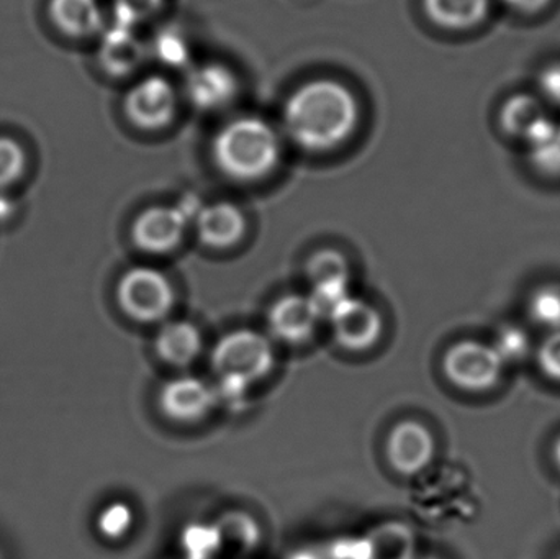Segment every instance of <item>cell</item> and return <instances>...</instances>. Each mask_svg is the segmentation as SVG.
Listing matches in <instances>:
<instances>
[{
    "mask_svg": "<svg viewBox=\"0 0 560 559\" xmlns=\"http://www.w3.org/2000/svg\"><path fill=\"white\" fill-rule=\"evenodd\" d=\"M121 311L138 324H158L171 314L176 301L170 278L151 266H137L121 276L117 288Z\"/></svg>",
    "mask_w": 560,
    "mask_h": 559,
    "instance_id": "obj_4",
    "label": "cell"
},
{
    "mask_svg": "<svg viewBox=\"0 0 560 559\" xmlns=\"http://www.w3.org/2000/svg\"><path fill=\"white\" fill-rule=\"evenodd\" d=\"M28 167V154L15 138L0 137V190L15 186Z\"/></svg>",
    "mask_w": 560,
    "mask_h": 559,
    "instance_id": "obj_21",
    "label": "cell"
},
{
    "mask_svg": "<svg viewBox=\"0 0 560 559\" xmlns=\"http://www.w3.org/2000/svg\"><path fill=\"white\" fill-rule=\"evenodd\" d=\"M282 158L279 131L258 115H240L223 124L212 140V160L220 173L249 184L275 173Z\"/></svg>",
    "mask_w": 560,
    "mask_h": 559,
    "instance_id": "obj_2",
    "label": "cell"
},
{
    "mask_svg": "<svg viewBox=\"0 0 560 559\" xmlns=\"http://www.w3.org/2000/svg\"><path fill=\"white\" fill-rule=\"evenodd\" d=\"M196 226L203 245L213 249H229L245 238L248 222L235 203L215 202L197 212Z\"/></svg>",
    "mask_w": 560,
    "mask_h": 559,
    "instance_id": "obj_14",
    "label": "cell"
},
{
    "mask_svg": "<svg viewBox=\"0 0 560 559\" xmlns=\"http://www.w3.org/2000/svg\"><path fill=\"white\" fill-rule=\"evenodd\" d=\"M533 317L546 327L560 330V291L542 288L536 292L532 304Z\"/></svg>",
    "mask_w": 560,
    "mask_h": 559,
    "instance_id": "obj_24",
    "label": "cell"
},
{
    "mask_svg": "<svg viewBox=\"0 0 560 559\" xmlns=\"http://www.w3.org/2000/svg\"><path fill=\"white\" fill-rule=\"evenodd\" d=\"M217 394L206 381L183 376L161 387L160 409L177 423H197L206 419L215 406Z\"/></svg>",
    "mask_w": 560,
    "mask_h": 559,
    "instance_id": "obj_11",
    "label": "cell"
},
{
    "mask_svg": "<svg viewBox=\"0 0 560 559\" xmlns=\"http://www.w3.org/2000/svg\"><path fill=\"white\" fill-rule=\"evenodd\" d=\"M48 16L55 28L68 38H92L107 26L98 0H49Z\"/></svg>",
    "mask_w": 560,
    "mask_h": 559,
    "instance_id": "obj_15",
    "label": "cell"
},
{
    "mask_svg": "<svg viewBox=\"0 0 560 559\" xmlns=\"http://www.w3.org/2000/svg\"><path fill=\"white\" fill-rule=\"evenodd\" d=\"M102 36L101 59L102 68L112 75H127L137 71L147 58L148 46L141 42L135 28L118 25L105 26Z\"/></svg>",
    "mask_w": 560,
    "mask_h": 559,
    "instance_id": "obj_16",
    "label": "cell"
},
{
    "mask_svg": "<svg viewBox=\"0 0 560 559\" xmlns=\"http://www.w3.org/2000/svg\"><path fill=\"white\" fill-rule=\"evenodd\" d=\"M150 53L170 68L190 66V46L186 35L176 28H164L151 42Z\"/></svg>",
    "mask_w": 560,
    "mask_h": 559,
    "instance_id": "obj_20",
    "label": "cell"
},
{
    "mask_svg": "<svg viewBox=\"0 0 560 559\" xmlns=\"http://www.w3.org/2000/svg\"><path fill=\"white\" fill-rule=\"evenodd\" d=\"M329 322L339 347L352 353L371 350L384 331V321L377 308L351 295L329 314Z\"/></svg>",
    "mask_w": 560,
    "mask_h": 559,
    "instance_id": "obj_8",
    "label": "cell"
},
{
    "mask_svg": "<svg viewBox=\"0 0 560 559\" xmlns=\"http://www.w3.org/2000/svg\"><path fill=\"white\" fill-rule=\"evenodd\" d=\"M503 360L497 348L480 341H460L450 348L443 360L447 380L470 393H483L499 384Z\"/></svg>",
    "mask_w": 560,
    "mask_h": 559,
    "instance_id": "obj_6",
    "label": "cell"
},
{
    "mask_svg": "<svg viewBox=\"0 0 560 559\" xmlns=\"http://www.w3.org/2000/svg\"><path fill=\"white\" fill-rule=\"evenodd\" d=\"M177 95L173 82L161 74L138 79L124 98L128 121L140 130H163L176 117Z\"/></svg>",
    "mask_w": 560,
    "mask_h": 559,
    "instance_id": "obj_5",
    "label": "cell"
},
{
    "mask_svg": "<svg viewBox=\"0 0 560 559\" xmlns=\"http://www.w3.org/2000/svg\"><path fill=\"white\" fill-rule=\"evenodd\" d=\"M131 524H133V514H131V509L124 504V502H115V504L108 505L98 515L97 521L98 531H101L104 537L110 538V540H118V538L127 535Z\"/></svg>",
    "mask_w": 560,
    "mask_h": 559,
    "instance_id": "obj_23",
    "label": "cell"
},
{
    "mask_svg": "<svg viewBox=\"0 0 560 559\" xmlns=\"http://www.w3.org/2000/svg\"><path fill=\"white\" fill-rule=\"evenodd\" d=\"M431 23L450 32L477 28L490 15L492 0H421Z\"/></svg>",
    "mask_w": 560,
    "mask_h": 559,
    "instance_id": "obj_18",
    "label": "cell"
},
{
    "mask_svg": "<svg viewBox=\"0 0 560 559\" xmlns=\"http://www.w3.org/2000/svg\"><path fill=\"white\" fill-rule=\"evenodd\" d=\"M154 350L160 360L170 366H190L202 353V334L190 322H167L154 338Z\"/></svg>",
    "mask_w": 560,
    "mask_h": 559,
    "instance_id": "obj_17",
    "label": "cell"
},
{
    "mask_svg": "<svg viewBox=\"0 0 560 559\" xmlns=\"http://www.w3.org/2000/svg\"><path fill=\"white\" fill-rule=\"evenodd\" d=\"M235 71L220 61L189 66L184 79V95L192 107L202 112L223 110L238 95Z\"/></svg>",
    "mask_w": 560,
    "mask_h": 559,
    "instance_id": "obj_7",
    "label": "cell"
},
{
    "mask_svg": "<svg viewBox=\"0 0 560 559\" xmlns=\"http://www.w3.org/2000/svg\"><path fill=\"white\" fill-rule=\"evenodd\" d=\"M528 147V160L542 176L560 177V124L555 121Z\"/></svg>",
    "mask_w": 560,
    "mask_h": 559,
    "instance_id": "obj_19",
    "label": "cell"
},
{
    "mask_svg": "<svg viewBox=\"0 0 560 559\" xmlns=\"http://www.w3.org/2000/svg\"><path fill=\"white\" fill-rule=\"evenodd\" d=\"M275 347L265 334L249 328L230 331L213 348L212 364L222 381L238 387L269 376L275 368Z\"/></svg>",
    "mask_w": 560,
    "mask_h": 559,
    "instance_id": "obj_3",
    "label": "cell"
},
{
    "mask_svg": "<svg viewBox=\"0 0 560 559\" xmlns=\"http://www.w3.org/2000/svg\"><path fill=\"white\" fill-rule=\"evenodd\" d=\"M161 5L163 0H114L115 23L135 28L158 13Z\"/></svg>",
    "mask_w": 560,
    "mask_h": 559,
    "instance_id": "obj_22",
    "label": "cell"
},
{
    "mask_svg": "<svg viewBox=\"0 0 560 559\" xmlns=\"http://www.w3.org/2000/svg\"><path fill=\"white\" fill-rule=\"evenodd\" d=\"M187 223L189 217L180 207H150L135 219L131 240L148 255H167L183 243Z\"/></svg>",
    "mask_w": 560,
    "mask_h": 559,
    "instance_id": "obj_9",
    "label": "cell"
},
{
    "mask_svg": "<svg viewBox=\"0 0 560 559\" xmlns=\"http://www.w3.org/2000/svg\"><path fill=\"white\" fill-rule=\"evenodd\" d=\"M539 97L546 105L560 108V61L549 62L536 78Z\"/></svg>",
    "mask_w": 560,
    "mask_h": 559,
    "instance_id": "obj_25",
    "label": "cell"
},
{
    "mask_svg": "<svg viewBox=\"0 0 560 559\" xmlns=\"http://www.w3.org/2000/svg\"><path fill=\"white\" fill-rule=\"evenodd\" d=\"M358 97L336 79L319 78L300 84L282 108V130L295 147L326 153L345 144L359 124Z\"/></svg>",
    "mask_w": 560,
    "mask_h": 559,
    "instance_id": "obj_1",
    "label": "cell"
},
{
    "mask_svg": "<svg viewBox=\"0 0 560 559\" xmlns=\"http://www.w3.org/2000/svg\"><path fill=\"white\" fill-rule=\"evenodd\" d=\"M323 315L312 295L289 294L269 311V328L283 343H306L315 335Z\"/></svg>",
    "mask_w": 560,
    "mask_h": 559,
    "instance_id": "obj_12",
    "label": "cell"
},
{
    "mask_svg": "<svg viewBox=\"0 0 560 559\" xmlns=\"http://www.w3.org/2000/svg\"><path fill=\"white\" fill-rule=\"evenodd\" d=\"M436 443L433 433L418 420H404L388 433L385 455L395 471L417 475L433 462Z\"/></svg>",
    "mask_w": 560,
    "mask_h": 559,
    "instance_id": "obj_10",
    "label": "cell"
},
{
    "mask_svg": "<svg viewBox=\"0 0 560 559\" xmlns=\"http://www.w3.org/2000/svg\"><path fill=\"white\" fill-rule=\"evenodd\" d=\"M539 364L549 377L560 381V330L542 343L539 350Z\"/></svg>",
    "mask_w": 560,
    "mask_h": 559,
    "instance_id": "obj_26",
    "label": "cell"
},
{
    "mask_svg": "<svg viewBox=\"0 0 560 559\" xmlns=\"http://www.w3.org/2000/svg\"><path fill=\"white\" fill-rule=\"evenodd\" d=\"M558 456H559V463H560V445H559Z\"/></svg>",
    "mask_w": 560,
    "mask_h": 559,
    "instance_id": "obj_28",
    "label": "cell"
},
{
    "mask_svg": "<svg viewBox=\"0 0 560 559\" xmlns=\"http://www.w3.org/2000/svg\"><path fill=\"white\" fill-rule=\"evenodd\" d=\"M499 120L500 127L509 137L525 144L535 141L542 131L555 124L548 105L539 95L528 94V92H516L510 95L500 108Z\"/></svg>",
    "mask_w": 560,
    "mask_h": 559,
    "instance_id": "obj_13",
    "label": "cell"
},
{
    "mask_svg": "<svg viewBox=\"0 0 560 559\" xmlns=\"http://www.w3.org/2000/svg\"><path fill=\"white\" fill-rule=\"evenodd\" d=\"M502 2L509 9L523 13V15H536V13H541L542 10L548 9L552 0H502Z\"/></svg>",
    "mask_w": 560,
    "mask_h": 559,
    "instance_id": "obj_27",
    "label": "cell"
}]
</instances>
